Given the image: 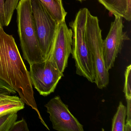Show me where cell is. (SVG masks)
I'll return each instance as SVG.
<instances>
[{
	"instance_id": "obj_1",
	"label": "cell",
	"mask_w": 131,
	"mask_h": 131,
	"mask_svg": "<svg viewBox=\"0 0 131 131\" xmlns=\"http://www.w3.org/2000/svg\"><path fill=\"white\" fill-rule=\"evenodd\" d=\"M0 79L18 93L24 102L36 112L41 122L47 127L37 108L29 73L14 38L1 27Z\"/></svg>"
},
{
	"instance_id": "obj_2",
	"label": "cell",
	"mask_w": 131,
	"mask_h": 131,
	"mask_svg": "<svg viewBox=\"0 0 131 131\" xmlns=\"http://www.w3.org/2000/svg\"><path fill=\"white\" fill-rule=\"evenodd\" d=\"M86 8L80 9L75 19L69 24L73 32L72 56L75 60L76 73L91 83H95V71L93 60L86 40L87 14Z\"/></svg>"
},
{
	"instance_id": "obj_3",
	"label": "cell",
	"mask_w": 131,
	"mask_h": 131,
	"mask_svg": "<svg viewBox=\"0 0 131 131\" xmlns=\"http://www.w3.org/2000/svg\"><path fill=\"white\" fill-rule=\"evenodd\" d=\"M16 9L18 33L24 59L30 66L44 61L34 26L30 0H20Z\"/></svg>"
},
{
	"instance_id": "obj_4",
	"label": "cell",
	"mask_w": 131,
	"mask_h": 131,
	"mask_svg": "<svg viewBox=\"0 0 131 131\" xmlns=\"http://www.w3.org/2000/svg\"><path fill=\"white\" fill-rule=\"evenodd\" d=\"M86 40L91 52L95 71V83L99 89L107 86L109 82V73L106 69L103 52L102 30L98 17L93 16L89 11L87 14Z\"/></svg>"
},
{
	"instance_id": "obj_5",
	"label": "cell",
	"mask_w": 131,
	"mask_h": 131,
	"mask_svg": "<svg viewBox=\"0 0 131 131\" xmlns=\"http://www.w3.org/2000/svg\"><path fill=\"white\" fill-rule=\"evenodd\" d=\"M30 66L31 83L39 94L46 96L54 92L64 75L59 70L52 55L49 54L42 62Z\"/></svg>"
},
{
	"instance_id": "obj_6",
	"label": "cell",
	"mask_w": 131,
	"mask_h": 131,
	"mask_svg": "<svg viewBox=\"0 0 131 131\" xmlns=\"http://www.w3.org/2000/svg\"><path fill=\"white\" fill-rule=\"evenodd\" d=\"M34 26L43 57L49 55L58 23L40 0H30Z\"/></svg>"
},
{
	"instance_id": "obj_7",
	"label": "cell",
	"mask_w": 131,
	"mask_h": 131,
	"mask_svg": "<svg viewBox=\"0 0 131 131\" xmlns=\"http://www.w3.org/2000/svg\"><path fill=\"white\" fill-rule=\"evenodd\" d=\"M49 114L54 129L59 131H83V126L70 112L68 105L65 104L59 96L50 99L45 105Z\"/></svg>"
},
{
	"instance_id": "obj_8",
	"label": "cell",
	"mask_w": 131,
	"mask_h": 131,
	"mask_svg": "<svg viewBox=\"0 0 131 131\" xmlns=\"http://www.w3.org/2000/svg\"><path fill=\"white\" fill-rule=\"evenodd\" d=\"M115 17L107 36L103 40L104 62L108 71L114 67L116 59L122 50L124 42L129 40L126 32L123 31L122 17L118 16Z\"/></svg>"
},
{
	"instance_id": "obj_9",
	"label": "cell",
	"mask_w": 131,
	"mask_h": 131,
	"mask_svg": "<svg viewBox=\"0 0 131 131\" xmlns=\"http://www.w3.org/2000/svg\"><path fill=\"white\" fill-rule=\"evenodd\" d=\"M73 32L65 21L58 23L49 54L61 72L63 73L72 53Z\"/></svg>"
},
{
	"instance_id": "obj_10",
	"label": "cell",
	"mask_w": 131,
	"mask_h": 131,
	"mask_svg": "<svg viewBox=\"0 0 131 131\" xmlns=\"http://www.w3.org/2000/svg\"><path fill=\"white\" fill-rule=\"evenodd\" d=\"M114 16H118L126 20H131V0H98Z\"/></svg>"
},
{
	"instance_id": "obj_11",
	"label": "cell",
	"mask_w": 131,
	"mask_h": 131,
	"mask_svg": "<svg viewBox=\"0 0 131 131\" xmlns=\"http://www.w3.org/2000/svg\"><path fill=\"white\" fill-rule=\"evenodd\" d=\"M24 107L25 103L17 96H11L10 94L0 96V115L17 112Z\"/></svg>"
},
{
	"instance_id": "obj_12",
	"label": "cell",
	"mask_w": 131,
	"mask_h": 131,
	"mask_svg": "<svg viewBox=\"0 0 131 131\" xmlns=\"http://www.w3.org/2000/svg\"><path fill=\"white\" fill-rule=\"evenodd\" d=\"M53 19L58 23L65 21L67 13L57 0H40Z\"/></svg>"
},
{
	"instance_id": "obj_13",
	"label": "cell",
	"mask_w": 131,
	"mask_h": 131,
	"mask_svg": "<svg viewBox=\"0 0 131 131\" xmlns=\"http://www.w3.org/2000/svg\"><path fill=\"white\" fill-rule=\"evenodd\" d=\"M126 116V106L122 102H120L117 111L112 119V131H125Z\"/></svg>"
},
{
	"instance_id": "obj_14",
	"label": "cell",
	"mask_w": 131,
	"mask_h": 131,
	"mask_svg": "<svg viewBox=\"0 0 131 131\" xmlns=\"http://www.w3.org/2000/svg\"><path fill=\"white\" fill-rule=\"evenodd\" d=\"M17 117L16 112L0 115V131H9Z\"/></svg>"
},
{
	"instance_id": "obj_15",
	"label": "cell",
	"mask_w": 131,
	"mask_h": 131,
	"mask_svg": "<svg viewBox=\"0 0 131 131\" xmlns=\"http://www.w3.org/2000/svg\"><path fill=\"white\" fill-rule=\"evenodd\" d=\"M20 0H5L4 4L5 26L10 23L14 10L16 9Z\"/></svg>"
},
{
	"instance_id": "obj_16",
	"label": "cell",
	"mask_w": 131,
	"mask_h": 131,
	"mask_svg": "<svg viewBox=\"0 0 131 131\" xmlns=\"http://www.w3.org/2000/svg\"><path fill=\"white\" fill-rule=\"evenodd\" d=\"M125 81L123 92L126 99L131 98V65L126 67L125 73Z\"/></svg>"
},
{
	"instance_id": "obj_17",
	"label": "cell",
	"mask_w": 131,
	"mask_h": 131,
	"mask_svg": "<svg viewBox=\"0 0 131 131\" xmlns=\"http://www.w3.org/2000/svg\"><path fill=\"white\" fill-rule=\"evenodd\" d=\"M27 123L24 118L19 121H16L13 124L9 131H29Z\"/></svg>"
},
{
	"instance_id": "obj_18",
	"label": "cell",
	"mask_w": 131,
	"mask_h": 131,
	"mask_svg": "<svg viewBox=\"0 0 131 131\" xmlns=\"http://www.w3.org/2000/svg\"><path fill=\"white\" fill-rule=\"evenodd\" d=\"M5 0H0V27L3 28L5 26L4 14V4Z\"/></svg>"
},
{
	"instance_id": "obj_19",
	"label": "cell",
	"mask_w": 131,
	"mask_h": 131,
	"mask_svg": "<svg viewBox=\"0 0 131 131\" xmlns=\"http://www.w3.org/2000/svg\"><path fill=\"white\" fill-rule=\"evenodd\" d=\"M0 89H3L8 91L10 93L16 94L17 92L14 89L7 84L5 82L0 79Z\"/></svg>"
},
{
	"instance_id": "obj_20",
	"label": "cell",
	"mask_w": 131,
	"mask_h": 131,
	"mask_svg": "<svg viewBox=\"0 0 131 131\" xmlns=\"http://www.w3.org/2000/svg\"><path fill=\"white\" fill-rule=\"evenodd\" d=\"M10 94V93L7 90L3 89H0V96Z\"/></svg>"
},
{
	"instance_id": "obj_21",
	"label": "cell",
	"mask_w": 131,
	"mask_h": 131,
	"mask_svg": "<svg viewBox=\"0 0 131 131\" xmlns=\"http://www.w3.org/2000/svg\"><path fill=\"white\" fill-rule=\"evenodd\" d=\"M58 2L61 5H63L62 3V0H57Z\"/></svg>"
},
{
	"instance_id": "obj_22",
	"label": "cell",
	"mask_w": 131,
	"mask_h": 131,
	"mask_svg": "<svg viewBox=\"0 0 131 131\" xmlns=\"http://www.w3.org/2000/svg\"><path fill=\"white\" fill-rule=\"evenodd\" d=\"M77 1H80V2H82V1H86V0H77Z\"/></svg>"
}]
</instances>
